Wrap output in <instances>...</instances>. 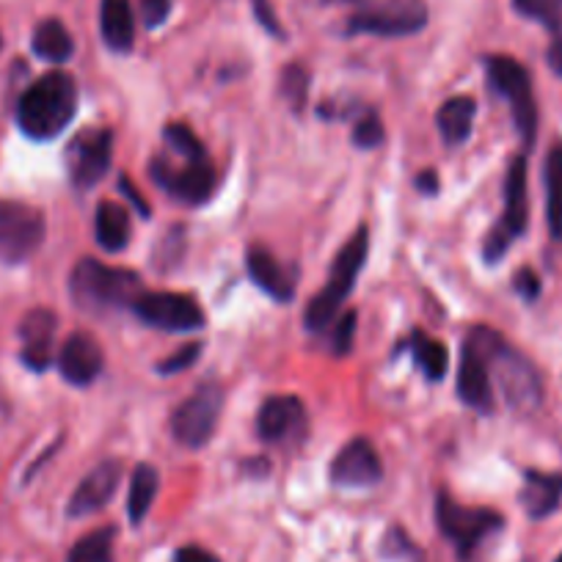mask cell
Returning a JSON list of instances; mask_svg holds the SVG:
<instances>
[{"label":"cell","instance_id":"cell-1","mask_svg":"<svg viewBox=\"0 0 562 562\" xmlns=\"http://www.w3.org/2000/svg\"><path fill=\"white\" fill-rule=\"evenodd\" d=\"M78 111V86L72 75L47 72L25 89L18 105V124L36 140H50L67 130Z\"/></svg>","mask_w":562,"mask_h":562},{"label":"cell","instance_id":"cell-2","mask_svg":"<svg viewBox=\"0 0 562 562\" xmlns=\"http://www.w3.org/2000/svg\"><path fill=\"white\" fill-rule=\"evenodd\" d=\"M467 342L474 345L483 353V359L488 361V370L496 372V378L502 383V392H505L507 403L513 408L524 411V414L538 408L540 400H543L540 375L516 348H510L499 334L485 326L474 328Z\"/></svg>","mask_w":562,"mask_h":562},{"label":"cell","instance_id":"cell-3","mask_svg":"<svg viewBox=\"0 0 562 562\" xmlns=\"http://www.w3.org/2000/svg\"><path fill=\"white\" fill-rule=\"evenodd\" d=\"M69 293L78 310L108 312L119 306H133L140 295L138 273L124 268H111L100 259H80L69 279Z\"/></svg>","mask_w":562,"mask_h":562},{"label":"cell","instance_id":"cell-4","mask_svg":"<svg viewBox=\"0 0 562 562\" xmlns=\"http://www.w3.org/2000/svg\"><path fill=\"white\" fill-rule=\"evenodd\" d=\"M367 248H370V235L367 229H359L348 243L342 246V251L337 254L331 265V273H328L326 288L312 299L310 310H306V326L312 331H323L334 323L339 306L348 299L350 290H353L356 279H359L361 268H364Z\"/></svg>","mask_w":562,"mask_h":562},{"label":"cell","instance_id":"cell-5","mask_svg":"<svg viewBox=\"0 0 562 562\" xmlns=\"http://www.w3.org/2000/svg\"><path fill=\"white\" fill-rule=\"evenodd\" d=\"M488 80L513 108V119L521 140L527 147H532L535 133H538V108H535L532 80L529 72L510 56H494L488 58Z\"/></svg>","mask_w":562,"mask_h":562},{"label":"cell","instance_id":"cell-6","mask_svg":"<svg viewBox=\"0 0 562 562\" xmlns=\"http://www.w3.org/2000/svg\"><path fill=\"white\" fill-rule=\"evenodd\" d=\"M436 516H439L441 532L456 543L461 560H469V557L474 554V549H477L491 532H496V529L505 524L499 513L485 510V507L458 505V502L450 499L447 494L439 496Z\"/></svg>","mask_w":562,"mask_h":562},{"label":"cell","instance_id":"cell-7","mask_svg":"<svg viewBox=\"0 0 562 562\" xmlns=\"http://www.w3.org/2000/svg\"><path fill=\"white\" fill-rule=\"evenodd\" d=\"M45 240V215L23 202H0V259L25 262Z\"/></svg>","mask_w":562,"mask_h":562},{"label":"cell","instance_id":"cell-8","mask_svg":"<svg viewBox=\"0 0 562 562\" xmlns=\"http://www.w3.org/2000/svg\"><path fill=\"white\" fill-rule=\"evenodd\" d=\"M221 408H224V392L213 383H204L196 394L186 400L171 416V434L186 447H204L213 439L218 428Z\"/></svg>","mask_w":562,"mask_h":562},{"label":"cell","instance_id":"cell-9","mask_svg":"<svg viewBox=\"0 0 562 562\" xmlns=\"http://www.w3.org/2000/svg\"><path fill=\"white\" fill-rule=\"evenodd\" d=\"M524 229H527V160L516 158L505 177V215L485 240V259L496 262Z\"/></svg>","mask_w":562,"mask_h":562},{"label":"cell","instance_id":"cell-10","mask_svg":"<svg viewBox=\"0 0 562 562\" xmlns=\"http://www.w3.org/2000/svg\"><path fill=\"white\" fill-rule=\"evenodd\" d=\"M135 315L160 331H199L204 312L191 295L180 293H140L133 304Z\"/></svg>","mask_w":562,"mask_h":562},{"label":"cell","instance_id":"cell-11","mask_svg":"<svg viewBox=\"0 0 562 562\" xmlns=\"http://www.w3.org/2000/svg\"><path fill=\"white\" fill-rule=\"evenodd\" d=\"M113 160V135L111 130H86L69 144L67 169L78 188H91L108 175Z\"/></svg>","mask_w":562,"mask_h":562},{"label":"cell","instance_id":"cell-12","mask_svg":"<svg viewBox=\"0 0 562 562\" xmlns=\"http://www.w3.org/2000/svg\"><path fill=\"white\" fill-rule=\"evenodd\" d=\"M153 177L158 186H164L171 196H177L186 204L207 202L215 188V169L207 158L188 160L186 169H175L166 160H153Z\"/></svg>","mask_w":562,"mask_h":562},{"label":"cell","instance_id":"cell-13","mask_svg":"<svg viewBox=\"0 0 562 562\" xmlns=\"http://www.w3.org/2000/svg\"><path fill=\"white\" fill-rule=\"evenodd\" d=\"M383 477L381 458L367 439H353L331 463V480L342 488H367Z\"/></svg>","mask_w":562,"mask_h":562},{"label":"cell","instance_id":"cell-14","mask_svg":"<svg viewBox=\"0 0 562 562\" xmlns=\"http://www.w3.org/2000/svg\"><path fill=\"white\" fill-rule=\"evenodd\" d=\"M425 9L419 3L408 7L367 9L350 18V34H378V36H408L425 25Z\"/></svg>","mask_w":562,"mask_h":562},{"label":"cell","instance_id":"cell-15","mask_svg":"<svg viewBox=\"0 0 562 562\" xmlns=\"http://www.w3.org/2000/svg\"><path fill=\"white\" fill-rule=\"evenodd\" d=\"M124 467L122 461H102L100 467L91 469L80 485L75 488L72 499H69V516H91V513L102 510V507L111 502V496L116 494L119 483H122Z\"/></svg>","mask_w":562,"mask_h":562},{"label":"cell","instance_id":"cell-16","mask_svg":"<svg viewBox=\"0 0 562 562\" xmlns=\"http://www.w3.org/2000/svg\"><path fill=\"white\" fill-rule=\"evenodd\" d=\"M102 364H105V356H102L100 342L91 334L78 331L61 345L58 367H61V375L72 386H89L91 381H97V375L102 372Z\"/></svg>","mask_w":562,"mask_h":562},{"label":"cell","instance_id":"cell-17","mask_svg":"<svg viewBox=\"0 0 562 562\" xmlns=\"http://www.w3.org/2000/svg\"><path fill=\"white\" fill-rule=\"evenodd\" d=\"M458 394L467 405L488 414L494 408V389H491V370L488 361L483 359L474 345L467 342L461 359V370H458Z\"/></svg>","mask_w":562,"mask_h":562},{"label":"cell","instance_id":"cell-18","mask_svg":"<svg viewBox=\"0 0 562 562\" xmlns=\"http://www.w3.org/2000/svg\"><path fill=\"white\" fill-rule=\"evenodd\" d=\"M53 337H56V315L50 310H34L20 323L23 339V361L31 370H47L53 359Z\"/></svg>","mask_w":562,"mask_h":562},{"label":"cell","instance_id":"cell-19","mask_svg":"<svg viewBox=\"0 0 562 562\" xmlns=\"http://www.w3.org/2000/svg\"><path fill=\"white\" fill-rule=\"evenodd\" d=\"M301 419H304V405L299 397H290V394L268 397L257 414V434L265 441H281L299 428Z\"/></svg>","mask_w":562,"mask_h":562},{"label":"cell","instance_id":"cell-20","mask_svg":"<svg viewBox=\"0 0 562 562\" xmlns=\"http://www.w3.org/2000/svg\"><path fill=\"white\" fill-rule=\"evenodd\" d=\"M248 273H251V281L257 284L262 293H268L270 299L276 301H290L293 299V279L284 273V268L279 265V259L262 246H254L246 257Z\"/></svg>","mask_w":562,"mask_h":562},{"label":"cell","instance_id":"cell-21","mask_svg":"<svg viewBox=\"0 0 562 562\" xmlns=\"http://www.w3.org/2000/svg\"><path fill=\"white\" fill-rule=\"evenodd\" d=\"M102 42L111 50L127 53L135 42V18L130 0H102L100 3Z\"/></svg>","mask_w":562,"mask_h":562},{"label":"cell","instance_id":"cell-22","mask_svg":"<svg viewBox=\"0 0 562 562\" xmlns=\"http://www.w3.org/2000/svg\"><path fill=\"white\" fill-rule=\"evenodd\" d=\"M562 477L560 474L527 472L521 488V505L529 518H546L560 507Z\"/></svg>","mask_w":562,"mask_h":562},{"label":"cell","instance_id":"cell-23","mask_svg":"<svg viewBox=\"0 0 562 562\" xmlns=\"http://www.w3.org/2000/svg\"><path fill=\"white\" fill-rule=\"evenodd\" d=\"M94 232L100 248H105L108 254H119L127 248L130 243V210H124L116 202H100L94 218Z\"/></svg>","mask_w":562,"mask_h":562},{"label":"cell","instance_id":"cell-24","mask_svg":"<svg viewBox=\"0 0 562 562\" xmlns=\"http://www.w3.org/2000/svg\"><path fill=\"white\" fill-rule=\"evenodd\" d=\"M474 113H477V105H474L472 97H452L441 105L436 124H439V133L445 135L447 144L456 147V144H463L472 135Z\"/></svg>","mask_w":562,"mask_h":562},{"label":"cell","instance_id":"cell-25","mask_svg":"<svg viewBox=\"0 0 562 562\" xmlns=\"http://www.w3.org/2000/svg\"><path fill=\"white\" fill-rule=\"evenodd\" d=\"M34 53L50 64H64L72 58L75 42L69 36L67 25L58 20H45L40 29L34 31Z\"/></svg>","mask_w":562,"mask_h":562},{"label":"cell","instance_id":"cell-26","mask_svg":"<svg viewBox=\"0 0 562 562\" xmlns=\"http://www.w3.org/2000/svg\"><path fill=\"white\" fill-rule=\"evenodd\" d=\"M158 469L149 467V463H140L138 469L133 472V480H130V494H127V513L130 521L140 524L144 516L153 507L155 496H158Z\"/></svg>","mask_w":562,"mask_h":562},{"label":"cell","instance_id":"cell-27","mask_svg":"<svg viewBox=\"0 0 562 562\" xmlns=\"http://www.w3.org/2000/svg\"><path fill=\"white\" fill-rule=\"evenodd\" d=\"M546 218L554 240H562V147H554L546 158Z\"/></svg>","mask_w":562,"mask_h":562},{"label":"cell","instance_id":"cell-28","mask_svg":"<svg viewBox=\"0 0 562 562\" xmlns=\"http://www.w3.org/2000/svg\"><path fill=\"white\" fill-rule=\"evenodd\" d=\"M411 345H414L411 350H414V359L422 367V372L430 381H441L447 375V367H450V353H447L445 342L425 337V334H414Z\"/></svg>","mask_w":562,"mask_h":562},{"label":"cell","instance_id":"cell-29","mask_svg":"<svg viewBox=\"0 0 562 562\" xmlns=\"http://www.w3.org/2000/svg\"><path fill=\"white\" fill-rule=\"evenodd\" d=\"M113 538H116L113 527L94 529L72 546L67 562H113Z\"/></svg>","mask_w":562,"mask_h":562},{"label":"cell","instance_id":"cell-30","mask_svg":"<svg viewBox=\"0 0 562 562\" xmlns=\"http://www.w3.org/2000/svg\"><path fill=\"white\" fill-rule=\"evenodd\" d=\"M164 135H166V144H169L177 155H182V158L188 160L207 158L204 144L196 138V133H193L191 127H186V124H169Z\"/></svg>","mask_w":562,"mask_h":562},{"label":"cell","instance_id":"cell-31","mask_svg":"<svg viewBox=\"0 0 562 562\" xmlns=\"http://www.w3.org/2000/svg\"><path fill=\"white\" fill-rule=\"evenodd\" d=\"M281 94L288 97V102L295 111H301L306 105V94H310V72L299 67V64L284 69V75H281Z\"/></svg>","mask_w":562,"mask_h":562},{"label":"cell","instance_id":"cell-32","mask_svg":"<svg viewBox=\"0 0 562 562\" xmlns=\"http://www.w3.org/2000/svg\"><path fill=\"white\" fill-rule=\"evenodd\" d=\"M513 7L518 9V14L538 20V23L549 25V29H557V23H560L562 0H513Z\"/></svg>","mask_w":562,"mask_h":562},{"label":"cell","instance_id":"cell-33","mask_svg":"<svg viewBox=\"0 0 562 562\" xmlns=\"http://www.w3.org/2000/svg\"><path fill=\"white\" fill-rule=\"evenodd\" d=\"M383 138H386V133H383L381 119H378L372 111L364 113V116L356 122V127H353V144H356V147L375 149V147H381Z\"/></svg>","mask_w":562,"mask_h":562},{"label":"cell","instance_id":"cell-34","mask_svg":"<svg viewBox=\"0 0 562 562\" xmlns=\"http://www.w3.org/2000/svg\"><path fill=\"white\" fill-rule=\"evenodd\" d=\"M202 356V345L193 342V345H182L175 356H169L166 361H160L158 372L160 375H177V372L188 370V367L196 364V359Z\"/></svg>","mask_w":562,"mask_h":562},{"label":"cell","instance_id":"cell-35","mask_svg":"<svg viewBox=\"0 0 562 562\" xmlns=\"http://www.w3.org/2000/svg\"><path fill=\"white\" fill-rule=\"evenodd\" d=\"M353 337H356V312L350 310L348 315L339 317L337 323V331H334V353L339 356L350 353V348H353Z\"/></svg>","mask_w":562,"mask_h":562},{"label":"cell","instance_id":"cell-36","mask_svg":"<svg viewBox=\"0 0 562 562\" xmlns=\"http://www.w3.org/2000/svg\"><path fill=\"white\" fill-rule=\"evenodd\" d=\"M171 3L175 0H140V12H144V20H147L149 29H158L164 25V20L169 18Z\"/></svg>","mask_w":562,"mask_h":562},{"label":"cell","instance_id":"cell-37","mask_svg":"<svg viewBox=\"0 0 562 562\" xmlns=\"http://www.w3.org/2000/svg\"><path fill=\"white\" fill-rule=\"evenodd\" d=\"M516 290H518V295H521L524 301H535L540 295L538 276H535L529 268L518 270V273H516Z\"/></svg>","mask_w":562,"mask_h":562},{"label":"cell","instance_id":"cell-38","mask_svg":"<svg viewBox=\"0 0 562 562\" xmlns=\"http://www.w3.org/2000/svg\"><path fill=\"white\" fill-rule=\"evenodd\" d=\"M251 3H254V14H257L259 25H262L268 34L281 36V25H279V20H276V14H273V9H270L268 0H251Z\"/></svg>","mask_w":562,"mask_h":562},{"label":"cell","instance_id":"cell-39","mask_svg":"<svg viewBox=\"0 0 562 562\" xmlns=\"http://www.w3.org/2000/svg\"><path fill=\"white\" fill-rule=\"evenodd\" d=\"M171 562H218V560H215L210 551L199 549V546H186V549L177 551L175 560H171Z\"/></svg>","mask_w":562,"mask_h":562},{"label":"cell","instance_id":"cell-40","mask_svg":"<svg viewBox=\"0 0 562 562\" xmlns=\"http://www.w3.org/2000/svg\"><path fill=\"white\" fill-rule=\"evenodd\" d=\"M416 188H419L422 193H436L439 191V177H436V171H422L419 177H416Z\"/></svg>","mask_w":562,"mask_h":562},{"label":"cell","instance_id":"cell-41","mask_svg":"<svg viewBox=\"0 0 562 562\" xmlns=\"http://www.w3.org/2000/svg\"><path fill=\"white\" fill-rule=\"evenodd\" d=\"M549 67L562 78V36H554L549 47Z\"/></svg>","mask_w":562,"mask_h":562},{"label":"cell","instance_id":"cell-42","mask_svg":"<svg viewBox=\"0 0 562 562\" xmlns=\"http://www.w3.org/2000/svg\"><path fill=\"white\" fill-rule=\"evenodd\" d=\"M119 186H122V191H124V193H130V199H133V204H135V207H138V213H140V215H149L147 202H144V199L138 196V191H135V188H133V182L122 180V182H119Z\"/></svg>","mask_w":562,"mask_h":562},{"label":"cell","instance_id":"cell-43","mask_svg":"<svg viewBox=\"0 0 562 562\" xmlns=\"http://www.w3.org/2000/svg\"><path fill=\"white\" fill-rule=\"evenodd\" d=\"M557 562H562V554H560V560H557Z\"/></svg>","mask_w":562,"mask_h":562}]
</instances>
